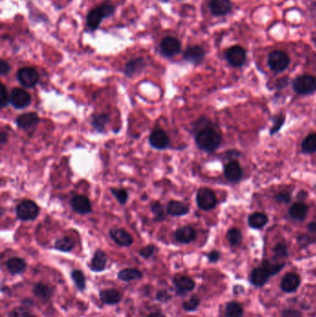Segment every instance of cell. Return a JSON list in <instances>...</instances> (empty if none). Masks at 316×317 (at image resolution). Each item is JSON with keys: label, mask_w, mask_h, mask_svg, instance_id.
<instances>
[{"label": "cell", "mask_w": 316, "mask_h": 317, "mask_svg": "<svg viewBox=\"0 0 316 317\" xmlns=\"http://www.w3.org/2000/svg\"><path fill=\"white\" fill-rule=\"evenodd\" d=\"M205 57V50L199 46H193L186 49L184 53V59L187 62L198 64L203 61Z\"/></svg>", "instance_id": "44dd1931"}, {"label": "cell", "mask_w": 316, "mask_h": 317, "mask_svg": "<svg viewBox=\"0 0 316 317\" xmlns=\"http://www.w3.org/2000/svg\"><path fill=\"white\" fill-rule=\"evenodd\" d=\"M71 206L79 214H89L92 211L90 200L82 195H76L73 197L71 200Z\"/></svg>", "instance_id": "e0dca14e"}, {"label": "cell", "mask_w": 316, "mask_h": 317, "mask_svg": "<svg viewBox=\"0 0 316 317\" xmlns=\"http://www.w3.org/2000/svg\"><path fill=\"white\" fill-rule=\"evenodd\" d=\"M270 277L271 275L269 274L268 271L261 265L260 267L252 270L249 276V281L256 288H262L268 282Z\"/></svg>", "instance_id": "4fadbf2b"}, {"label": "cell", "mask_w": 316, "mask_h": 317, "mask_svg": "<svg viewBox=\"0 0 316 317\" xmlns=\"http://www.w3.org/2000/svg\"><path fill=\"white\" fill-rule=\"evenodd\" d=\"M156 299L158 300V302L167 303V302H169V301L172 299V297H171L170 294H168L166 291H164V290H161V291H158V293H157Z\"/></svg>", "instance_id": "c3c4849f"}, {"label": "cell", "mask_w": 316, "mask_h": 317, "mask_svg": "<svg viewBox=\"0 0 316 317\" xmlns=\"http://www.w3.org/2000/svg\"><path fill=\"white\" fill-rule=\"evenodd\" d=\"M7 271L11 275H19L25 271L26 269V262L19 257H13L7 260L6 262Z\"/></svg>", "instance_id": "cb8c5ba5"}, {"label": "cell", "mask_w": 316, "mask_h": 317, "mask_svg": "<svg viewBox=\"0 0 316 317\" xmlns=\"http://www.w3.org/2000/svg\"><path fill=\"white\" fill-rule=\"evenodd\" d=\"M8 317H37L34 313L24 307H16L8 314Z\"/></svg>", "instance_id": "f35d334b"}, {"label": "cell", "mask_w": 316, "mask_h": 317, "mask_svg": "<svg viewBox=\"0 0 316 317\" xmlns=\"http://www.w3.org/2000/svg\"><path fill=\"white\" fill-rule=\"evenodd\" d=\"M261 266H263L264 268L268 271L269 274L271 276H275L276 274H278L282 269L285 267V263H273V262L267 261V260H263L261 262Z\"/></svg>", "instance_id": "8d00e7d4"}, {"label": "cell", "mask_w": 316, "mask_h": 317, "mask_svg": "<svg viewBox=\"0 0 316 317\" xmlns=\"http://www.w3.org/2000/svg\"><path fill=\"white\" fill-rule=\"evenodd\" d=\"M309 207L303 203V201H298L289 208V215L296 221H303L308 214Z\"/></svg>", "instance_id": "603a6c76"}, {"label": "cell", "mask_w": 316, "mask_h": 317, "mask_svg": "<svg viewBox=\"0 0 316 317\" xmlns=\"http://www.w3.org/2000/svg\"><path fill=\"white\" fill-rule=\"evenodd\" d=\"M154 251H155V247L153 245H148L145 248H141L139 250V255L142 256L143 258L147 259V258L152 257L153 255V253H154Z\"/></svg>", "instance_id": "ee69618b"}, {"label": "cell", "mask_w": 316, "mask_h": 317, "mask_svg": "<svg viewBox=\"0 0 316 317\" xmlns=\"http://www.w3.org/2000/svg\"><path fill=\"white\" fill-rule=\"evenodd\" d=\"M100 301L107 305H115L119 304L122 300V295L120 291L115 289H109L100 291L99 293Z\"/></svg>", "instance_id": "7402d4cb"}, {"label": "cell", "mask_w": 316, "mask_h": 317, "mask_svg": "<svg viewBox=\"0 0 316 317\" xmlns=\"http://www.w3.org/2000/svg\"><path fill=\"white\" fill-rule=\"evenodd\" d=\"M244 310L243 307L239 303L236 301H231L227 303L225 311V317H243Z\"/></svg>", "instance_id": "4dcf8cb0"}, {"label": "cell", "mask_w": 316, "mask_h": 317, "mask_svg": "<svg viewBox=\"0 0 316 317\" xmlns=\"http://www.w3.org/2000/svg\"><path fill=\"white\" fill-rule=\"evenodd\" d=\"M222 138L219 133L213 128H202L196 136V143L201 151L212 153L221 145Z\"/></svg>", "instance_id": "6da1fadb"}, {"label": "cell", "mask_w": 316, "mask_h": 317, "mask_svg": "<svg viewBox=\"0 0 316 317\" xmlns=\"http://www.w3.org/2000/svg\"><path fill=\"white\" fill-rule=\"evenodd\" d=\"M1 143L2 144H5L6 142H7V136L6 133H4V132H2L1 133Z\"/></svg>", "instance_id": "9f6ffc18"}, {"label": "cell", "mask_w": 316, "mask_h": 317, "mask_svg": "<svg viewBox=\"0 0 316 317\" xmlns=\"http://www.w3.org/2000/svg\"><path fill=\"white\" fill-rule=\"evenodd\" d=\"M143 277L142 272L138 269H124L118 273V278L124 282H131L133 280H138Z\"/></svg>", "instance_id": "f546056e"}, {"label": "cell", "mask_w": 316, "mask_h": 317, "mask_svg": "<svg viewBox=\"0 0 316 317\" xmlns=\"http://www.w3.org/2000/svg\"><path fill=\"white\" fill-rule=\"evenodd\" d=\"M268 65L271 70L275 73L284 72L289 67V56L280 50H275L269 54Z\"/></svg>", "instance_id": "8992f818"}, {"label": "cell", "mask_w": 316, "mask_h": 317, "mask_svg": "<svg viewBox=\"0 0 316 317\" xmlns=\"http://www.w3.org/2000/svg\"><path fill=\"white\" fill-rule=\"evenodd\" d=\"M287 80L286 79H281V80H279L278 82H277V87L278 88H282V87H284V86H287Z\"/></svg>", "instance_id": "11a10c76"}, {"label": "cell", "mask_w": 316, "mask_h": 317, "mask_svg": "<svg viewBox=\"0 0 316 317\" xmlns=\"http://www.w3.org/2000/svg\"><path fill=\"white\" fill-rule=\"evenodd\" d=\"M292 87L299 95L305 96L314 94L316 91V78L308 75L299 76L293 80Z\"/></svg>", "instance_id": "3957f363"}, {"label": "cell", "mask_w": 316, "mask_h": 317, "mask_svg": "<svg viewBox=\"0 0 316 317\" xmlns=\"http://www.w3.org/2000/svg\"><path fill=\"white\" fill-rule=\"evenodd\" d=\"M225 175L227 179L231 183H238L242 178L243 171L241 168L240 164L237 160H232L228 162L227 165L225 166Z\"/></svg>", "instance_id": "5bb4252c"}, {"label": "cell", "mask_w": 316, "mask_h": 317, "mask_svg": "<svg viewBox=\"0 0 316 317\" xmlns=\"http://www.w3.org/2000/svg\"><path fill=\"white\" fill-rule=\"evenodd\" d=\"M146 67V62L143 58H138L132 60L125 66V74L128 76H133L140 73Z\"/></svg>", "instance_id": "f1b7e54d"}, {"label": "cell", "mask_w": 316, "mask_h": 317, "mask_svg": "<svg viewBox=\"0 0 316 317\" xmlns=\"http://www.w3.org/2000/svg\"><path fill=\"white\" fill-rule=\"evenodd\" d=\"M298 242L302 247H305L312 243V238L308 235H301L298 237Z\"/></svg>", "instance_id": "681fc988"}, {"label": "cell", "mask_w": 316, "mask_h": 317, "mask_svg": "<svg viewBox=\"0 0 316 317\" xmlns=\"http://www.w3.org/2000/svg\"><path fill=\"white\" fill-rule=\"evenodd\" d=\"M209 7L213 15L223 16L231 10L232 4L230 0H211Z\"/></svg>", "instance_id": "d6986e66"}, {"label": "cell", "mask_w": 316, "mask_h": 317, "mask_svg": "<svg viewBox=\"0 0 316 317\" xmlns=\"http://www.w3.org/2000/svg\"><path fill=\"white\" fill-rule=\"evenodd\" d=\"M282 317H303V314L295 309H286L282 312Z\"/></svg>", "instance_id": "bcb514c9"}, {"label": "cell", "mask_w": 316, "mask_h": 317, "mask_svg": "<svg viewBox=\"0 0 316 317\" xmlns=\"http://www.w3.org/2000/svg\"><path fill=\"white\" fill-rule=\"evenodd\" d=\"M173 284L175 287V290L180 296H183L186 293L192 291L195 289L196 283L192 278L188 276H179L173 278Z\"/></svg>", "instance_id": "8fae6325"}, {"label": "cell", "mask_w": 316, "mask_h": 317, "mask_svg": "<svg viewBox=\"0 0 316 317\" xmlns=\"http://www.w3.org/2000/svg\"><path fill=\"white\" fill-rule=\"evenodd\" d=\"M200 300L197 295H193L188 301L183 304V309L186 312H194L199 308Z\"/></svg>", "instance_id": "ab89813d"}, {"label": "cell", "mask_w": 316, "mask_h": 317, "mask_svg": "<svg viewBox=\"0 0 316 317\" xmlns=\"http://www.w3.org/2000/svg\"><path fill=\"white\" fill-rule=\"evenodd\" d=\"M226 58L229 64L234 67H241L246 62V51L239 46H234L228 49L226 52Z\"/></svg>", "instance_id": "ba28073f"}, {"label": "cell", "mask_w": 316, "mask_h": 317, "mask_svg": "<svg viewBox=\"0 0 316 317\" xmlns=\"http://www.w3.org/2000/svg\"><path fill=\"white\" fill-rule=\"evenodd\" d=\"M307 197H308V193L305 192V191H301L297 196V198L301 200H305Z\"/></svg>", "instance_id": "db71d44e"}, {"label": "cell", "mask_w": 316, "mask_h": 317, "mask_svg": "<svg viewBox=\"0 0 316 317\" xmlns=\"http://www.w3.org/2000/svg\"><path fill=\"white\" fill-rule=\"evenodd\" d=\"M221 254L219 251L217 250H213L212 252L209 253L208 255V259H209V262H218L220 260Z\"/></svg>", "instance_id": "816d5d0a"}, {"label": "cell", "mask_w": 316, "mask_h": 317, "mask_svg": "<svg viewBox=\"0 0 316 317\" xmlns=\"http://www.w3.org/2000/svg\"><path fill=\"white\" fill-rule=\"evenodd\" d=\"M39 117L35 112H28L23 113L16 119V124L22 129H29L34 127L35 125L38 124Z\"/></svg>", "instance_id": "ffe728a7"}, {"label": "cell", "mask_w": 316, "mask_h": 317, "mask_svg": "<svg viewBox=\"0 0 316 317\" xmlns=\"http://www.w3.org/2000/svg\"><path fill=\"white\" fill-rule=\"evenodd\" d=\"M274 253L277 258H287L289 255L288 248L284 243L276 244L274 248Z\"/></svg>", "instance_id": "b9f144b4"}, {"label": "cell", "mask_w": 316, "mask_h": 317, "mask_svg": "<svg viewBox=\"0 0 316 317\" xmlns=\"http://www.w3.org/2000/svg\"><path fill=\"white\" fill-rule=\"evenodd\" d=\"M111 193L117 199L121 204H125L128 200V192L123 188H112Z\"/></svg>", "instance_id": "60d3db41"}, {"label": "cell", "mask_w": 316, "mask_h": 317, "mask_svg": "<svg viewBox=\"0 0 316 317\" xmlns=\"http://www.w3.org/2000/svg\"><path fill=\"white\" fill-rule=\"evenodd\" d=\"M247 222L250 228L253 229H261L264 228L268 223V217L266 214L262 213H254L249 215Z\"/></svg>", "instance_id": "83f0119b"}, {"label": "cell", "mask_w": 316, "mask_h": 317, "mask_svg": "<svg viewBox=\"0 0 316 317\" xmlns=\"http://www.w3.org/2000/svg\"><path fill=\"white\" fill-rule=\"evenodd\" d=\"M17 79L25 87H34L39 81V76L33 67H23L18 71Z\"/></svg>", "instance_id": "52a82bcc"}, {"label": "cell", "mask_w": 316, "mask_h": 317, "mask_svg": "<svg viewBox=\"0 0 316 317\" xmlns=\"http://www.w3.org/2000/svg\"><path fill=\"white\" fill-rule=\"evenodd\" d=\"M167 212H168V214H171L172 216H182V215H186L189 213V207L184 202L177 201V200H172L168 204Z\"/></svg>", "instance_id": "484cf974"}, {"label": "cell", "mask_w": 316, "mask_h": 317, "mask_svg": "<svg viewBox=\"0 0 316 317\" xmlns=\"http://www.w3.org/2000/svg\"><path fill=\"white\" fill-rule=\"evenodd\" d=\"M197 204L203 211H210L216 207L217 199L212 189L201 187L197 193Z\"/></svg>", "instance_id": "277c9868"}, {"label": "cell", "mask_w": 316, "mask_h": 317, "mask_svg": "<svg viewBox=\"0 0 316 317\" xmlns=\"http://www.w3.org/2000/svg\"><path fill=\"white\" fill-rule=\"evenodd\" d=\"M308 229H309L310 232L316 234V222L310 223L309 226H308Z\"/></svg>", "instance_id": "f5cc1de1"}, {"label": "cell", "mask_w": 316, "mask_h": 317, "mask_svg": "<svg viewBox=\"0 0 316 317\" xmlns=\"http://www.w3.org/2000/svg\"><path fill=\"white\" fill-rule=\"evenodd\" d=\"M75 247V241L69 237H64L58 239L55 243V248L63 252H69Z\"/></svg>", "instance_id": "836d02e7"}, {"label": "cell", "mask_w": 316, "mask_h": 317, "mask_svg": "<svg viewBox=\"0 0 316 317\" xmlns=\"http://www.w3.org/2000/svg\"><path fill=\"white\" fill-rule=\"evenodd\" d=\"M110 238L121 247H130L133 244V238L126 230L122 228H113L110 231Z\"/></svg>", "instance_id": "9a60e30c"}, {"label": "cell", "mask_w": 316, "mask_h": 317, "mask_svg": "<svg viewBox=\"0 0 316 317\" xmlns=\"http://www.w3.org/2000/svg\"><path fill=\"white\" fill-rule=\"evenodd\" d=\"M108 261L107 254L102 250H97L95 252L94 257L90 263V268L94 272H101L103 271Z\"/></svg>", "instance_id": "d4e9b609"}, {"label": "cell", "mask_w": 316, "mask_h": 317, "mask_svg": "<svg viewBox=\"0 0 316 317\" xmlns=\"http://www.w3.org/2000/svg\"><path fill=\"white\" fill-rule=\"evenodd\" d=\"M114 11H115V7L112 4L110 3L101 4L100 6L92 9L87 15V18H86L87 26L92 31L96 30L100 25L104 18L111 16L114 13Z\"/></svg>", "instance_id": "7a4b0ae2"}, {"label": "cell", "mask_w": 316, "mask_h": 317, "mask_svg": "<svg viewBox=\"0 0 316 317\" xmlns=\"http://www.w3.org/2000/svg\"></svg>", "instance_id": "91938a15"}, {"label": "cell", "mask_w": 316, "mask_h": 317, "mask_svg": "<svg viewBox=\"0 0 316 317\" xmlns=\"http://www.w3.org/2000/svg\"><path fill=\"white\" fill-rule=\"evenodd\" d=\"M302 151L305 154H313L316 152V133L308 135L303 141Z\"/></svg>", "instance_id": "1f68e13d"}, {"label": "cell", "mask_w": 316, "mask_h": 317, "mask_svg": "<svg viewBox=\"0 0 316 317\" xmlns=\"http://www.w3.org/2000/svg\"><path fill=\"white\" fill-rule=\"evenodd\" d=\"M9 101L16 109H24L31 103V96L25 90L15 88L11 91Z\"/></svg>", "instance_id": "9c48e42d"}, {"label": "cell", "mask_w": 316, "mask_h": 317, "mask_svg": "<svg viewBox=\"0 0 316 317\" xmlns=\"http://www.w3.org/2000/svg\"><path fill=\"white\" fill-rule=\"evenodd\" d=\"M72 279L74 283L76 284V288L80 291H83L85 290L86 284H85V276L83 275L81 270H74L72 272Z\"/></svg>", "instance_id": "d590c367"}, {"label": "cell", "mask_w": 316, "mask_h": 317, "mask_svg": "<svg viewBox=\"0 0 316 317\" xmlns=\"http://www.w3.org/2000/svg\"><path fill=\"white\" fill-rule=\"evenodd\" d=\"M34 293L35 296L40 299L43 302H48L53 295V289L46 284L38 283L34 287Z\"/></svg>", "instance_id": "4316f807"}, {"label": "cell", "mask_w": 316, "mask_h": 317, "mask_svg": "<svg viewBox=\"0 0 316 317\" xmlns=\"http://www.w3.org/2000/svg\"><path fill=\"white\" fill-rule=\"evenodd\" d=\"M8 102V97H7V92L6 86L2 83L1 84V107L5 108Z\"/></svg>", "instance_id": "7dc6e473"}, {"label": "cell", "mask_w": 316, "mask_h": 317, "mask_svg": "<svg viewBox=\"0 0 316 317\" xmlns=\"http://www.w3.org/2000/svg\"><path fill=\"white\" fill-rule=\"evenodd\" d=\"M227 238L231 246H238L242 241V234L237 228H231L227 231Z\"/></svg>", "instance_id": "e575fe53"}, {"label": "cell", "mask_w": 316, "mask_h": 317, "mask_svg": "<svg viewBox=\"0 0 316 317\" xmlns=\"http://www.w3.org/2000/svg\"><path fill=\"white\" fill-rule=\"evenodd\" d=\"M169 143L168 135L160 129L154 130L150 137V144L157 150H164L169 146Z\"/></svg>", "instance_id": "2e32d148"}, {"label": "cell", "mask_w": 316, "mask_h": 317, "mask_svg": "<svg viewBox=\"0 0 316 317\" xmlns=\"http://www.w3.org/2000/svg\"><path fill=\"white\" fill-rule=\"evenodd\" d=\"M174 237H175L176 240L180 243L188 244V243H191L196 239L197 232L191 227L186 226V227L178 228L174 233Z\"/></svg>", "instance_id": "ac0fdd59"}, {"label": "cell", "mask_w": 316, "mask_h": 317, "mask_svg": "<svg viewBox=\"0 0 316 317\" xmlns=\"http://www.w3.org/2000/svg\"><path fill=\"white\" fill-rule=\"evenodd\" d=\"M10 71V65L5 61L0 62V74L1 76H6Z\"/></svg>", "instance_id": "f907efd6"}, {"label": "cell", "mask_w": 316, "mask_h": 317, "mask_svg": "<svg viewBox=\"0 0 316 317\" xmlns=\"http://www.w3.org/2000/svg\"><path fill=\"white\" fill-rule=\"evenodd\" d=\"M275 200L279 203H289L291 200V196L289 192L284 191V192L276 194L275 196Z\"/></svg>", "instance_id": "f6af8a7d"}, {"label": "cell", "mask_w": 316, "mask_h": 317, "mask_svg": "<svg viewBox=\"0 0 316 317\" xmlns=\"http://www.w3.org/2000/svg\"><path fill=\"white\" fill-rule=\"evenodd\" d=\"M110 118L107 114H96L92 118L91 124L97 132H103L106 125L109 124Z\"/></svg>", "instance_id": "d6a6232c"}, {"label": "cell", "mask_w": 316, "mask_h": 317, "mask_svg": "<svg viewBox=\"0 0 316 317\" xmlns=\"http://www.w3.org/2000/svg\"><path fill=\"white\" fill-rule=\"evenodd\" d=\"M152 210L153 214L156 216V220L159 221L164 219V213H163V209L161 207V205L159 204V202L156 201L153 202L152 205Z\"/></svg>", "instance_id": "7bdbcfd3"}, {"label": "cell", "mask_w": 316, "mask_h": 317, "mask_svg": "<svg viewBox=\"0 0 316 317\" xmlns=\"http://www.w3.org/2000/svg\"><path fill=\"white\" fill-rule=\"evenodd\" d=\"M315 187H316V186H315Z\"/></svg>", "instance_id": "680465c9"}, {"label": "cell", "mask_w": 316, "mask_h": 317, "mask_svg": "<svg viewBox=\"0 0 316 317\" xmlns=\"http://www.w3.org/2000/svg\"><path fill=\"white\" fill-rule=\"evenodd\" d=\"M180 50H181L180 42L178 39L172 36H166L160 43V51L167 58H172L173 56L178 54Z\"/></svg>", "instance_id": "30bf717a"}, {"label": "cell", "mask_w": 316, "mask_h": 317, "mask_svg": "<svg viewBox=\"0 0 316 317\" xmlns=\"http://www.w3.org/2000/svg\"><path fill=\"white\" fill-rule=\"evenodd\" d=\"M147 317H165L163 314H161V313H158V312H156V313H152L151 315H149Z\"/></svg>", "instance_id": "6f0895ef"}, {"label": "cell", "mask_w": 316, "mask_h": 317, "mask_svg": "<svg viewBox=\"0 0 316 317\" xmlns=\"http://www.w3.org/2000/svg\"><path fill=\"white\" fill-rule=\"evenodd\" d=\"M301 285V278L296 273L289 272L282 278L280 288L286 293L295 292Z\"/></svg>", "instance_id": "7c38bea8"}, {"label": "cell", "mask_w": 316, "mask_h": 317, "mask_svg": "<svg viewBox=\"0 0 316 317\" xmlns=\"http://www.w3.org/2000/svg\"><path fill=\"white\" fill-rule=\"evenodd\" d=\"M272 120H273V125L270 130V135L274 136L276 133L280 131L283 124L285 123L286 116L284 114H278V115H275V117H273Z\"/></svg>", "instance_id": "74e56055"}, {"label": "cell", "mask_w": 316, "mask_h": 317, "mask_svg": "<svg viewBox=\"0 0 316 317\" xmlns=\"http://www.w3.org/2000/svg\"><path fill=\"white\" fill-rule=\"evenodd\" d=\"M16 214L20 220H35L39 214V208L33 200H23L16 208Z\"/></svg>", "instance_id": "5b68a950"}]
</instances>
